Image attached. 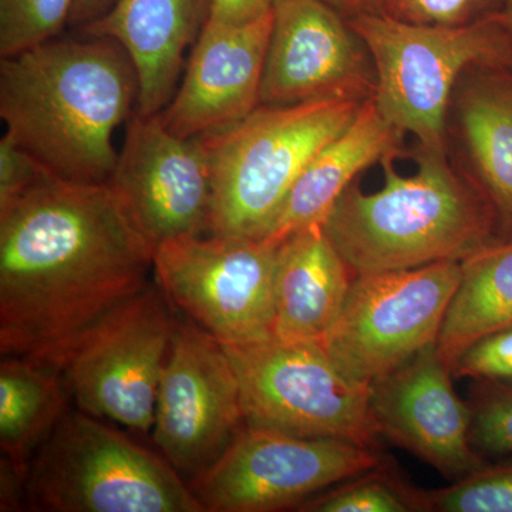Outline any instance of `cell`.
I'll return each mask as SVG.
<instances>
[{"mask_svg":"<svg viewBox=\"0 0 512 512\" xmlns=\"http://www.w3.org/2000/svg\"><path fill=\"white\" fill-rule=\"evenodd\" d=\"M154 248L109 183L49 170L0 207V352L62 372L90 330L143 291Z\"/></svg>","mask_w":512,"mask_h":512,"instance_id":"1","label":"cell"},{"mask_svg":"<svg viewBox=\"0 0 512 512\" xmlns=\"http://www.w3.org/2000/svg\"><path fill=\"white\" fill-rule=\"evenodd\" d=\"M140 82L113 39H50L0 62L6 134L50 173L76 183H110L116 128L133 116Z\"/></svg>","mask_w":512,"mask_h":512,"instance_id":"2","label":"cell"},{"mask_svg":"<svg viewBox=\"0 0 512 512\" xmlns=\"http://www.w3.org/2000/svg\"><path fill=\"white\" fill-rule=\"evenodd\" d=\"M396 156L380 161V190L350 185L322 224L355 276L463 261L500 239L487 197L456 173L446 153L419 148L409 175L397 171Z\"/></svg>","mask_w":512,"mask_h":512,"instance_id":"3","label":"cell"},{"mask_svg":"<svg viewBox=\"0 0 512 512\" xmlns=\"http://www.w3.org/2000/svg\"><path fill=\"white\" fill-rule=\"evenodd\" d=\"M363 103L259 104L238 123L198 137L210 164L208 234L266 238L306 165L346 130Z\"/></svg>","mask_w":512,"mask_h":512,"instance_id":"4","label":"cell"},{"mask_svg":"<svg viewBox=\"0 0 512 512\" xmlns=\"http://www.w3.org/2000/svg\"><path fill=\"white\" fill-rule=\"evenodd\" d=\"M348 20L372 57L377 109L429 153H446L448 107L461 79L512 66V36L495 12L458 26L416 25L379 10Z\"/></svg>","mask_w":512,"mask_h":512,"instance_id":"5","label":"cell"},{"mask_svg":"<svg viewBox=\"0 0 512 512\" xmlns=\"http://www.w3.org/2000/svg\"><path fill=\"white\" fill-rule=\"evenodd\" d=\"M26 501L49 512H204L164 457L97 417L67 412L29 463Z\"/></svg>","mask_w":512,"mask_h":512,"instance_id":"6","label":"cell"},{"mask_svg":"<svg viewBox=\"0 0 512 512\" xmlns=\"http://www.w3.org/2000/svg\"><path fill=\"white\" fill-rule=\"evenodd\" d=\"M237 373L247 426L375 448L370 384L346 376L318 342L222 345Z\"/></svg>","mask_w":512,"mask_h":512,"instance_id":"7","label":"cell"},{"mask_svg":"<svg viewBox=\"0 0 512 512\" xmlns=\"http://www.w3.org/2000/svg\"><path fill=\"white\" fill-rule=\"evenodd\" d=\"M281 242L211 235L154 249L167 298L222 345L274 338L275 274Z\"/></svg>","mask_w":512,"mask_h":512,"instance_id":"8","label":"cell"},{"mask_svg":"<svg viewBox=\"0 0 512 512\" xmlns=\"http://www.w3.org/2000/svg\"><path fill=\"white\" fill-rule=\"evenodd\" d=\"M461 278V261L357 275L323 348L339 369L370 384L434 345Z\"/></svg>","mask_w":512,"mask_h":512,"instance_id":"9","label":"cell"},{"mask_svg":"<svg viewBox=\"0 0 512 512\" xmlns=\"http://www.w3.org/2000/svg\"><path fill=\"white\" fill-rule=\"evenodd\" d=\"M171 306L161 286L148 282L84 336L62 369L79 410L140 433L153 430L177 319Z\"/></svg>","mask_w":512,"mask_h":512,"instance_id":"10","label":"cell"},{"mask_svg":"<svg viewBox=\"0 0 512 512\" xmlns=\"http://www.w3.org/2000/svg\"><path fill=\"white\" fill-rule=\"evenodd\" d=\"M380 464L375 448L355 441L291 436L245 424L191 490L205 511H281Z\"/></svg>","mask_w":512,"mask_h":512,"instance_id":"11","label":"cell"},{"mask_svg":"<svg viewBox=\"0 0 512 512\" xmlns=\"http://www.w3.org/2000/svg\"><path fill=\"white\" fill-rule=\"evenodd\" d=\"M244 426L241 390L227 350L191 319H175L153 424L161 454L191 487Z\"/></svg>","mask_w":512,"mask_h":512,"instance_id":"12","label":"cell"},{"mask_svg":"<svg viewBox=\"0 0 512 512\" xmlns=\"http://www.w3.org/2000/svg\"><path fill=\"white\" fill-rule=\"evenodd\" d=\"M144 238L156 249L171 239L210 232L211 174L200 138H181L160 113L134 111L110 183Z\"/></svg>","mask_w":512,"mask_h":512,"instance_id":"13","label":"cell"},{"mask_svg":"<svg viewBox=\"0 0 512 512\" xmlns=\"http://www.w3.org/2000/svg\"><path fill=\"white\" fill-rule=\"evenodd\" d=\"M375 90L372 57L345 16L323 0H276L261 104L363 103Z\"/></svg>","mask_w":512,"mask_h":512,"instance_id":"14","label":"cell"},{"mask_svg":"<svg viewBox=\"0 0 512 512\" xmlns=\"http://www.w3.org/2000/svg\"><path fill=\"white\" fill-rule=\"evenodd\" d=\"M451 375L434 343L372 383L370 406L379 434L456 481L485 464L471 437L473 409Z\"/></svg>","mask_w":512,"mask_h":512,"instance_id":"15","label":"cell"},{"mask_svg":"<svg viewBox=\"0 0 512 512\" xmlns=\"http://www.w3.org/2000/svg\"><path fill=\"white\" fill-rule=\"evenodd\" d=\"M274 9L239 25L208 22L192 49L181 86L160 116L181 138L238 123L261 104L262 74Z\"/></svg>","mask_w":512,"mask_h":512,"instance_id":"16","label":"cell"},{"mask_svg":"<svg viewBox=\"0 0 512 512\" xmlns=\"http://www.w3.org/2000/svg\"><path fill=\"white\" fill-rule=\"evenodd\" d=\"M214 0H116L80 29L116 40L133 60L140 82L137 113H161L173 99L188 46L210 22Z\"/></svg>","mask_w":512,"mask_h":512,"instance_id":"17","label":"cell"},{"mask_svg":"<svg viewBox=\"0 0 512 512\" xmlns=\"http://www.w3.org/2000/svg\"><path fill=\"white\" fill-rule=\"evenodd\" d=\"M355 274L322 225L281 242L275 274L274 338L322 343L335 325Z\"/></svg>","mask_w":512,"mask_h":512,"instance_id":"18","label":"cell"},{"mask_svg":"<svg viewBox=\"0 0 512 512\" xmlns=\"http://www.w3.org/2000/svg\"><path fill=\"white\" fill-rule=\"evenodd\" d=\"M402 138L373 97L366 100L346 130L306 165L266 238L282 242L299 229L322 225L357 175L389 154L399 153Z\"/></svg>","mask_w":512,"mask_h":512,"instance_id":"19","label":"cell"},{"mask_svg":"<svg viewBox=\"0 0 512 512\" xmlns=\"http://www.w3.org/2000/svg\"><path fill=\"white\" fill-rule=\"evenodd\" d=\"M458 128L474 183L497 217L498 238L512 239V66L473 69L454 93Z\"/></svg>","mask_w":512,"mask_h":512,"instance_id":"20","label":"cell"},{"mask_svg":"<svg viewBox=\"0 0 512 512\" xmlns=\"http://www.w3.org/2000/svg\"><path fill=\"white\" fill-rule=\"evenodd\" d=\"M512 328V239L490 242L461 261V278L436 348L448 366L477 340Z\"/></svg>","mask_w":512,"mask_h":512,"instance_id":"21","label":"cell"},{"mask_svg":"<svg viewBox=\"0 0 512 512\" xmlns=\"http://www.w3.org/2000/svg\"><path fill=\"white\" fill-rule=\"evenodd\" d=\"M63 373L29 359L3 356L0 363V448L16 466L29 457L66 416L70 392Z\"/></svg>","mask_w":512,"mask_h":512,"instance_id":"22","label":"cell"},{"mask_svg":"<svg viewBox=\"0 0 512 512\" xmlns=\"http://www.w3.org/2000/svg\"><path fill=\"white\" fill-rule=\"evenodd\" d=\"M382 466V464H380ZM379 467L299 505L302 512L423 511L421 491L400 483Z\"/></svg>","mask_w":512,"mask_h":512,"instance_id":"23","label":"cell"},{"mask_svg":"<svg viewBox=\"0 0 512 512\" xmlns=\"http://www.w3.org/2000/svg\"><path fill=\"white\" fill-rule=\"evenodd\" d=\"M423 511L512 512V463L484 466L446 488L421 491Z\"/></svg>","mask_w":512,"mask_h":512,"instance_id":"24","label":"cell"},{"mask_svg":"<svg viewBox=\"0 0 512 512\" xmlns=\"http://www.w3.org/2000/svg\"><path fill=\"white\" fill-rule=\"evenodd\" d=\"M74 0H0V56L55 39L69 25Z\"/></svg>","mask_w":512,"mask_h":512,"instance_id":"25","label":"cell"},{"mask_svg":"<svg viewBox=\"0 0 512 512\" xmlns=\"http://www.w3.org/2000/svg\"><path fill=\"white\" fill-rule=\"evenodd\" d=\"M503 0H379V12L416 25L458 26L490 15Z\"/></svg>","mask_w":512,"mask_h":512,"instance_id":"26","label":"cell"},{"mask_svg":"<svg viewBox=\"0 0 512 512\" xmlns=\"http://www.w3.org/2000/svg\"><path fill=\"white\" fill-rule=\"evenodd\" d=\"M471 409L474 446L488 453L512 454V384L491 382Z\"/></svg>","mask_w":512,"mask_h":512,"instance_id":"27","label":"cell"},{"mask_svg":"<svg viewBox=\"0 0 512 512\" xmlns=\"http://www.w3.org/2000/svg\"><path fill=\"white\" fill-rule=\"evenodd\" d=\"M451 370L457 377L512 382V328L477 340L458 356Z\"/></svg>","mask_w":512,"mask_h":512,"instance_id":"28","label":"cell"},{"mask_svg":"<svg viewBox=\"0 0 512 512\" xmlns=\"http://www.w3.org/2000/svg\"><path fill=\"white\" fill-rule=\"evenodd\" d=\"M47 168L5 134L0 140V207L36 183Z\"/></svg>","mask_w":512,"mask_h":512,"instance_id":"29","label":"cell"},{"mask_svg":"<svg viewBox=\"0 0 512 512\" xmlns=\"http://www.w3.org/2000/svg\"><path fill=\"white\" fill-rule=\"evenodd\" d=\"M276 0H214L210 22L239 25L251 22L274 9Z\"/></svg>","mask_w":512,"mask_h":512,"instance_id":"30","label":"cell"},{"mask_svg":"<svg viewBox=\"0 0 512 512\" xmlns=\"http://www.w3.org/2000/svg\"><path fill=\"white\" fill-rule=\"evenodd\" d=\"M116 0H74L69 26L82 29L109 12Z\"/></svg>","mask_w":512,"mask_h":512,"instance_id":"31","label":"cell"},{"mask_svg":"<svg viewBox=\"0 0 512 512\" xmlns=\"http://www.w3.org/2000/svg\"><path fill=\"white\" fill-rule=\"evenodd\" d=\"M323 2L338 10L346 19L355 18L362 13L376 12L379 8V0H323Z\"/></svg>","mask_w":512,"mask_h":512,"instance_id":"32","label":"cell"},{"mask_svg":"<svg viewBox=\"0 0 512 512\" xmlns=\"http://www.w3.org/2000/svg\"><path fill=\"white\" fill-rule=\"evenodd\" d=\"M498 20L503 23L504 28L510 32L512 36V0H503V5L498 10H495Z\"/></svg>","mask_w":512,"mask_h":512,"instance_id":"33","label":"cell"}]
</instances>
